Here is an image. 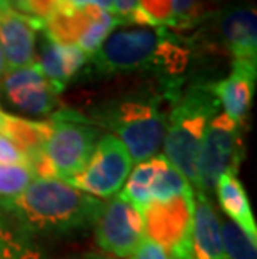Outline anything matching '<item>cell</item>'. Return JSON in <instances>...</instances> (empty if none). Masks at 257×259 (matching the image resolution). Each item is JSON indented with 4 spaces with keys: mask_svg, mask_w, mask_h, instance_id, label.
Listing matches in <instances>:
<instances>
[{
    "mask_svg": "<svg viewBox=\"0 0 257 259\" xmlns=\"http://www.w3.org/2000/svg\"><path fill=\"white\" fill-rule=\"evenodd\" d=\"M192 60V46L167 27L125 25L112 30L84 67L87 79L149 72L164 96L182 89Z\"/></svg>",
    "mask_w": 257,
    "mask_h": 259,
    "instance_id": "obj_1",
    "label": "cell"
},
{
    "mask_svg": "<svg viewBox=\"0 0 257 259\" xmlns=\"http://www.w3.org/2000/svg\"><path fill=\"white\" fill-rule=\"evenodd\" d=\"M104 201L60 179H34L14 197H0V212L30 238H65L94 229Z\"/></svg>",
    "mask_w": 257,
    "mask_h": 259,
    "instance_id": "obj_2",
    "label": "cell"
},
{
    "mask_svg": "<svg viewBox=\"0 0 257 259\" xmlns=\"http://www.w3.org/2000/svg\"><path fill=\"white\" fill-rule=\"evenodd\" d=\"M164 102L159 84L139 87L95 104L85 115L100 131L117 137L137 164L162 151L167 125Z\"/></svg>",
    "mask_w": 257,
    "mask_h": 259,
    "instance_id": "obj_3",
    "label": "cell"
},
{
    "mask_svg": "<svg viewBox=\"0 0 257 259\" xmlns=\"http://www.w3.org/2000/svg\"><path fill=\"white\" fill-rule=\"evenodd\" d=\"M211 82L212 79L207 80L202 77L190 80L169 104L171 111L167 114L162 156L189 181L192 189L202 139L207 125L221 107L211 91Z\"/></svg>",
    "mask_w": 257,
    "mask_h": 259,
    "instance_id": "obj_4",
    "label": "cell"
},
{
    "mask_svg": "<svg viewBox=\"0 0 257 259\" xmlns=\"http://www.w3.org/2000/svg\"><path fill=\"white\" fill-rule=\"evenodd\" d=\"M48 122L50 136L43 152L56 170V178L69 184L89 162L104 132L84 112L69 107L57 109L48 115Z\"/></svg>",
    "mask_w": 257,
    "mask_h": 259,
    "instance_id": "obj_5",
    "label": "cell"
},
{
    "mask_svg": "<svg viewBox=\"0 0 257 259\" xmlns=\"http://www.w3.org/2000/svg\"><path fill=\"white\" fill-rule=\"evenodd\" d=\"M195 192L166 201H150L142 209L144 238L164 247L174 259H192Z\"/></svg>",
    "mask_w": 257,
    "mask_h": 259,
    "instance_id": "obj_6",
    "label": "cell"
},
{
    "mask_svg": "<svg viewBox=\"0 0 257 259\" xmlns=\"http://www.w3.org/2000/svg\"><path fill=\"white\" fill-rule=\"evenodd\" d=\"M242 127L244 124L234 122L224 112L212 117L200 144L194 192L209 197L222 174L239 172L244 159Z\"/></svg>",
    "mask_w": 257,
    "mask_h": 259,
    "instance_id": "obj_7",
    "label": "cell"
},
{
    "mask_svg": "<svg viewBox=\"0 0 257 259\" xmlns=\"http://www.w3.org/2000/svg\"><path fill=\"white\" fill-rule=\"evenodd\" d=\"M195 35L214 37L211 49L229 54L234 59H257V12L252 2L224 4L209 10L192 30Z\"/></svg>",
    "mask_w": 257,
    "mask_h": 259,
    "instance_id": "obj_8",
    "label": "cell"
},
{
    "mask_svg": "<svg viewBox=\"0 0 257 259\" xmlns=\"http://www.w3.org/2000/svg\"><path fill=\"white\" fill-rule=\"evenodd\" d=\"M134 161L129 151L112 134H102L85 167L70 179V186L97 199H111L124 187Z\"/></svg>",
    "mask_w": 257,
    "mask_h": 259,
    "instance_id": "obj_9",
    "label": "cell"
},
{
    "mask_svg": "<svg viewBox=\"0 0 257 259\" xmlns=\"http://www.w3.org/2000/svg\"><path fill=\"white\" fill-rule=\"evenodd\" d=\"M95 242L114 259H129L144 239L142 214L119 194L104 202L102 212L94 226Z\"/></svg>",
    "mask_w": 257,
    "mask_h": 259,
    "instance_id": "obj_10",
    "label": "cell"
},
{
    "mask_svg": "<svg viewBox=\"0 0 257 259\" xmlns=\"http://www.w3.org/2000/svg\"><path fill=\"white\" fill-rule=\"evenodd\" d=\"M0 91L12 107L30 115H52L57 111L59 96L39 64L7 70L0 80Z\"/></svg>",
    "mask_w": 257,
    "mask_h": 259,
    "instance_id": "obj_11",
    "label": "cell"
},
{
    "mask_svg": "<svg viewBox=\"0 0 257 259\" xmlns=\"http://www.w3.org/2000/svg\"><path fill=\"white\" fill-rule=\"evenodd\" d=\"M257 80V59H234L226 77L211 82V91L216 96L224 114L234 122L245 124L252 107Z\"/></svg>",
    "mask_w": 257,
    "mask_h": 259,
    "instance_id": "obj_12",
    "label": "cell"
},
{
    "mask_svg": "<svg viewBox=\"0 0 257 259\" xmlns=\"http://www.w3.org/2000/svg\"><path fill=\"white\" fill-rule=\"evenodd\" d=\"M43 30L39 22L17 12L7 0H0V47L7 70L35 62V32Z\"/></svg>",
    "mask_w": 257,
    "mask_h": 259,
    "instance_id": "obj_13",
    "label": "cell"
},
{
    "mask_svg": "<svg viewBox=\"0 0 257 259\" xmlns=\"http://www.w3.org/2000/svg\"><path fill=\"white\" fill-rule=\"evenodd\" d=\"M35 62L39 64L47 80L56 87V91L62 94L65 87L74 80V77L84 70L89 62V56L77 46H59L42 32L39 57Z\"/></svg>",
    "mask_w": 257,
    "mask_h": 259,
    "instance_id": "obj_14",
    "label": "cell"
},
{
    "mask_svg": "<svg viewBox=\"0 0 257 259\" xmlns=\"http://www.w3.org/2000/svg\"><path fill=\"white\" fill-rule=\"evenodd\" d=\"M192 259H231L224 249L216 209L204 194L195 196Z\"/></svg>",
    "mask_w": 257,
    "mask_h": 259,
    "instance_id": "obj_15",
    "label": "cell"
},
{
    "mask_svg": "<svg viewBox=\"0 0 257 259\" xmlns=\"http://www.w3.org/2000/svg\"><path fill=\"white\" fill-rule=\"evenodd\" d=\"M216 194L221 209L226 212L229 221L237 224L250 241L257 242V224L250 207V201L245 187L240 183L237 174L226 172L219 178L216 184Z\"/></svg>",
    "mask_w": 257,
    "mask_h": 259,
    "instance_id": "obj_16",
    "label": "cell"
},
{
    "mask_svg": "<svg viewBox=\"0 0 257 259\" xmlns=\"http://www.w3.org/2000/svg\"><path fill=\"white\" fill-rule=\"evenodd\" d=\"M97 10L99 7L94 5L75 7L70 0H62L52 17L45 22V29L42 32L59 46H77L80 35L94 19Z\"/></svg>",
    "mask_w": 257,
    "mask_h": 259,
    "instance_id": "obj_17",
    "label": "cell"
},
{
    "mask_svg": "<svg viewBox=\"0 0 257 259\" xmlns=\"http://www.w3.org/2000/svg\"><path fill=\"white\" fill-rule=\"evenodd\" d=\"M0 134L5 136L25 154L27 162L43 152L45 142L50 136V122L47 120H32L19 115L4 112L0 117Z\"/></svg>",
    "mask_w": 257,
    "mask_h": 259,
    "instance_id": "obj_18",
    "label": "cell"
},
{
    "mask_svg": "<svg viewBox=\"0 0 257 259\" xmlns=\"http://www.w3.org/2000/svg\"><path fill=\"white\" fill-rule=\"evenodd\" d=\"M0 259H48L40 244L0 212Z\"/></svg>",
    "mask_w": 257,
    "mask_h": 259,
    "instance_id": "obj_19",
    "label": "cell"
},
{
    "mask_svg": "<svg viewBox=\"0 0 257 259\" xmlns=\"http://www.w3.org/2000/svg\"><path fill=\"white\" fill-rule=\"evenodd\" d=\"M157 156H152L145 161L137 162L130 170L127 181H125L124 187L120 189L119 196L130 202L142 211L147 204L150 202V186L152 179H154V172L157 167Z\"/></svg>",
    "mask_w": 257,
    "mask_h": 259,
    "instance_id": "obj_20",
    "label": "cell"
},
{
    "mask_svg": "<svg viewBox=\"0 0 257 259\" xmlns=\"http://www.w3.org/2000/svg\"><path fill=\"white\" fill-rule=\"evenodd\" d=\"M189 191H194L189 181L162 154H159L157 167L150 186V201H166Z\"/></svg>",
    "mask_w": 257,
    "mask_h": 259,
    "instance_id": "obj_21",
    "label": "cell"
},
{
    "mask_svg": "<svg viewBox=\"0 0 257 259\" xmlns=\"http://www.w3.org/2000/svg\"><path fill=\"white\" fill-rule=\"evenodd\" d=\"M116 25H120L117 17L114 14H109L106 10L99 9L94 15V19L87 29L84 30V34L80 35L77 47L87 56H92L99 51V47L104 44V40L111 35V32L116 29Z\"/></svg>",
    "mask_w": 257,
    "mask_h": 259,
    "instance_id": "obj_22",
    "label": "cell"
},
{
    "mask_svg": "<svg viewBox=\"0 0 257 259\" xmlns=\"http://www.w3.org/2000/svg\"><path fill=\"white\" fill-rule=\"evenodd\" d=\"M221 239L227 256L231 259H257V242L250 241L244 231L229 219L219 221Z\"/></svg>",
    "mask_w": 257,
    "mask_h": 259,
    "instance_id": "obj_23",
    "label": "cell"
},
{
    "mask_svg": "<svg viewBox=\"0 0 257 259\" xmlns=\"http://www.w3.org/2000/svg\"><path fill=\"white\" fill-rule=\"evenodd\" d=\"M172 2V27L171 30L182 34L192 32L197 27L209 9L202 0H171Z\"/></svg>",
    "mask_w": 257,
    "mask_h": 259,
    "instance_id": "obj_24",
    "label": "cell"
},
{
    "mask_svg": "<svg viewBox=\"0 0 257 259\" xmlns=\"http://www.w3.org/2000/svg\"><path fill=\"white\" fill-rule=\"evenodd\" d=\"M34 179V174L27 166L0 164V197H14L20 194Z\"/></svg>",
    "mask_w": 257,
    "mask_h": 259,
    "instance_id": "obj_25",
    "label": "cell"
},
{
    "mask_svg": "<svg viewBox=\"0 0 257 259\" xmlns=\"http://www.w3.org/2000/svg\"><path fill=\"white\" fill-rule=\"evenodd\" d=\"M139 10L149 27H172L171 0H139Z\"/></svg>",
    "mask_w": 257,
    "mask_h": 259,
    "instance_id": "obj_26",
    "label": "cell"
},
{
    "mask_svg": "<svg viewBox=\"0 0 257 259\" xmlns=\"http://www.w3.org/2000/svg\"><path fill=\"white\" fill-rule=\"evenodd\" d=\"M62 0H27L24 15L30 17L32 20L39 22L45 29V22L54 15V12L59 9Z\"/></svg>",
    "mask_w": 257,
    "mask_h": 259,
    "instance_id": "obj_27",
    "label": "cell"
},
{
    "mask_svg": "<svg viewBox=\"0 0 257 259\" xmlns=\"http://www.w3.org/2000/svg\"><path fill=\"white\" fill-rule=\"evenodd\" d=\"M0 164H17V166H27V157L12 141L0 134Z\"/></svg>",
    "mask_w": 257,
    "mask_h": 259,
    "instance_id": "obj_28",
    "label": "cell"
},
{
    "mask_svg": "<svg viewBox=\"0 0 257 259\" xmlns=\"http://www.w3.org/2000/svg\"><path fill=\"white\" fill-rule=\"evenodd\" d=\"M129 259H174V257L164 247L144 238L139 242V246L135 247V251Z\"/></svg>",
    "mask_w": 257,
    "mask_h": 259,
    "instance_id": "obj_29",
    "label": "cell"
},
{
    "mask_svg": "<svg viewBox=\"0 0 257 259\" xmlns=\"http://www.w3.org/2000/svg\"><path fill=\"white\" fill-rule=\"evenodd\" d=\"M114 2V15L117 17L120 25H127L129 19L139 7V0H112Z\"/></svg>",
    "mask_w": 257,
    "mask_h": 259,
    "instance_id": "obj_30",
    "label": "cell"
},
{
    "mask_svg": "<svg viewBox=\"0 0 257 259\" xmlns=\"http://www.w3.org/2000/svg\"><path fill=\"white\" fill-rule=\"evenodd\" d=\"M75 7H87V5H94L109 14H114V2L112 0H70Z\"/></svg>",
    "mask_w": 257,
    "mask_h": 259,
    "instance_id": "obj_31",
    "label": "cell"
},
{
    "mask_svg": "<svg viewBox=\"0 0 257 259\" xmlns=\"http://www.w3.org/2000/svg\"><path fill=\"white\" fill-rule=\"evenodd\" d=\"M9 5L12 7L14 10H17V12L20 14H24V9H25V4H27V0H7Z\"/></svg>",
    "mask_w": 257,
    "mask_h": 259,
    "instance_id": "obj_32",
    "label": "cell"
},
{
    "mask_svg": "<svg viewBox=\"0 0 257 259\" xmlns=\"http://www.w3.org/2000/svg\"><path fill=\"white\" fill-rule=\"evenodd\" d=\"M5 74H7V64H5V57H4L2 47H0V80H2V77Z\"/></svg>",
    "mask_w": 257,
    "mask_h": 259,
    "instance_id": "obj_33",
    "label": "cell"
},
{
    "mask_svg": "<svg viewBox=\"0 0 257 259\" xmlns=\"http://www.w3.org/2000/svg\"><path fill=\"white\" fill-rule=\"evenodd\" d=\"M85 259H114V257H104V256H87Z\"/></svg>",
    "mask_w": 257,
    "mask_h": 259,
    "instance_id": "obj_34",
    "label": "cell"
},
{
    "mask_svg": "<svg viewBox=\"0 0 257 259\" xmlns=\"http://www.w3.org/2000/svg\"><path fill=\"white\" fill-rule=\"evenodd\" d=\"M217 4H229V2H236V0H216Z\"/></svg>",
    "mask_w": 257,
    "mask_h": 259,
    "instance_id": "obj_35",
    "label": "cell"
},
{
    "mask_svg": "<svg viewBox=\"0 0 257 259\" xmlns=\"http://www.w3.org/2000/svg\"><path fill=\"white\" fill-rule=\"evenodd\" d=\"M2 114H4V111H2V109H0V117H2Z\"/></svg>",
    "mask_w": 257,
    "mask_h": 259,
    "instance_id": "obj_36",
    "label": "cell"
}]
</instances>
